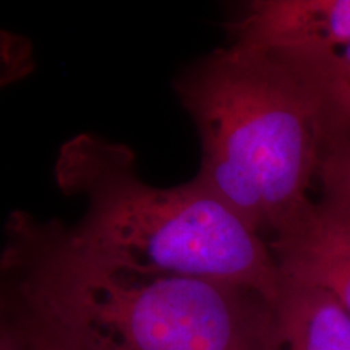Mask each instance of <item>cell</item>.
<instances>
[{"label": "cell", "mask_w": 350, "mask_h": 350, "mask_svg": "<svg viewBox=\"0 0 350 350\" xmlns=\"http://www.w3.org/2000/svg\"><path fill=\"white\" fill-rule=\"evenodd\" d=\"M172 88L200 138L196 185L261 237L312 206L321 151L317 116L281 57L229 42L183 68Z\"/></svg>", "instance_id": "obj_3"}, {"label": "cell", "mask_w": 350, "mask_h": 350, "mask_svg": "<svg viewBox=\"0 0 350 350\" xmlns=\"http://www.w3.org/2000/svg\"><path fill=\"white\" fill-rule=\"evenodd\" d=\"M317 178L321 187L318 209L339 226L350 229V138L321 148Z\"/></svg>", "instance_id": "obj_8"}, {"label": "cell", "mask_w": 350, "mask_h": 350, "mask_svg": "<svg viewBox=\"0 0 350 350\" xmlns=\"http://www.w3.org/2000/svg\"><path fill=\"white\" fill-rule=\"evenodd\" d=\"M0 350H33L20 301L2 266H0Z\"/></svg>", "instance_id": "obj_9"}, {"label": "cell", "mask_w": 350, "mask_h": 350, "mask_svg": "<svg viewBox=\"0 0 350 350\" xmlns=\"http://www.w3.org/2000/svg\"><path fill=\"white\" fill-rule=\"evenodd\" d=\"M0 266L77 350H271L273 304L256 291L113 268L83 253L59 219L8 214Z\"/></svg>", "instance_id": "obj_1"}, {"label": "cell", "mask_w": 350, "mask_h": 350, "mask_svg": "<svg viewBox=\"0 0 350 350\" xmlns=\"http://www.w3.org/2000/svg\"><path fill=\"white\" fill-rule=\"evenodd\" d=\"M275 55L294 70L312 98L321 148L350 138V44L327 52Z\"/></svg>", "instance_id": "obj_7"}, {"label": "cell", "mask_w": 350, "mask_h": 350, "mask_svg": "<svg viewBox=\"0 0 350 350\" xmlns=\"http://www.w3.org/2000/svg\"><path fill=\"white\" fill-rule=\"evenodd\" d=\"M34 70L33 46L20 34L0 29V91Z\"/></svg>", "instance_id": "obj_10"}, {"label": "cell", "mask_w": 350, "mask_h": 350, "mask_svg": "<svg viewBox=\"0 0 350 350\" xmlns=\"http://www.w3.org/2000/svg\"><path fill=\"white\" fill-rule=\"evenodd\" d=\"M54 177L62 193L85 201L68 232L88 256L135 273L234 284L274 304L281 275L269 243L193 180L148 183L129 144L90 131L60 146Z\"/></svg>", "instance_id": "obj_2"}, {"label": "cell", "mask_w": 350, "mask_h": 350, "mask_svg": "<svg viewBox=\"0 0 350 350\" xmlns=\"http://www.w3.org/2000/svg\"><path fill=\"white\" fill-rule=\"evenodd\" d=\"M13 291H15V288H13ZM16 299H18L21 312H23L26 329H28L33 350H77L72 344L67 342L54 327H51L44 319L39 318L38 314H34L31 310L26 308L18 295H16Z\"/></svg>", "instance_id": "obj_11"}, {"label": "cell", "mask_w": 350, "mask_h": 350, "mask_svg": "<svg viewBox=\"0 0 350 350\" xmlns=\"http://www.w3.org/2000/svg\"><path fill=\"white\" fill-rule=\"evenodd\" d=\"M271 350H350V313L325 288L281 278Z\"/></svg>", "instance_id": "obj_6"}, {"label": "cell", "mask_w": 350, "mask_h": 350, "mask_svg": "<svg viewBox=\"0 0 350 350\" xmlns=\"http://www.w3.org/2000/svg\"><path fill=\"white\" fill-rule=\"evenodd\" d=\"M230 42L274 54L350 44V0H253L226 25Z\"/></svg>", "instance_id": "obj_4"}, {"label": "cell", "mask_w": 350, "mask_h": 350, "mask_svg": "<svg viewBox=\"0 0 350 350\" xmlns=\"http://www.w3.org/2000/svg\"><path fill=\"white\" fill-rule=\"evenodd\" d=\"M268 243L281 278L325 288L350 313V229L313 201Z\"/></svg>", "instance_id": "obj_5"}]
</instances>
